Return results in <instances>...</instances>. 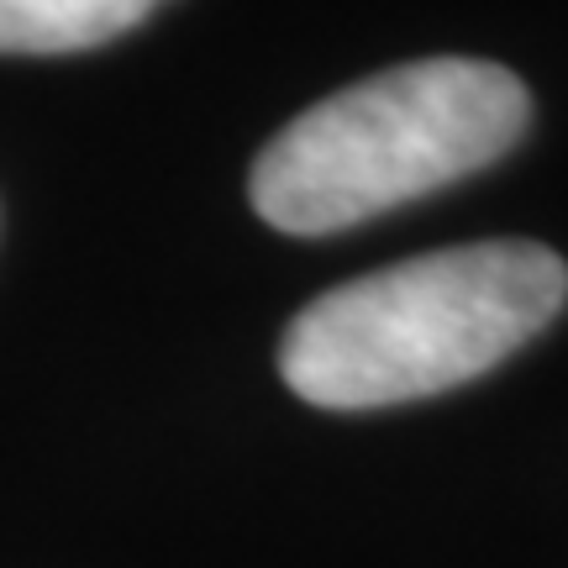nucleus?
Listing matches in <instances>:
<instances>
[{"instance_id":"nucleus-2","label":"nucleus","mask_w":568,"mask_h":568,"mask_svg":"<svg viewBox=\"0 0 568 568\" xmlns=\"http://www.w3.org/2000/svg\"><path fill=\"white\" fill-rule=\"evenodd\" d=\"M527 84L489 59H416L343 84L264 142L247 201L274 232L326 237L506 159Z\"/></svg>"},{"instance_id":"nucleus-3","label":"nucleus","mask_w":568,"mask_h":568,"mask_svg":"<svg viewBox=\"0 0 568 568\" xmlns=\"http://www.w3.org/2000/svg\"><path fill=\"white\" fill-rule=\"evenodd\" d=\"M159 0H0V53H84L132 32Z\"/></svg>"},{"instance_id":"nucleus-1","label":"nucleus","mask_w":568,"mask_h":568,"mask_svg":"<svg viewBox=\"0 0 568 568\" xmlns=\"http://www.w3.org/2000/svg\"><path fill=\"white\" fill-rule=\"evenodd\" d=\"M568 301L542 243H464L374 268L284 326L280 374L305 406L379 410L458 389L527 347Z\"/></svg>"}]
</instances>
